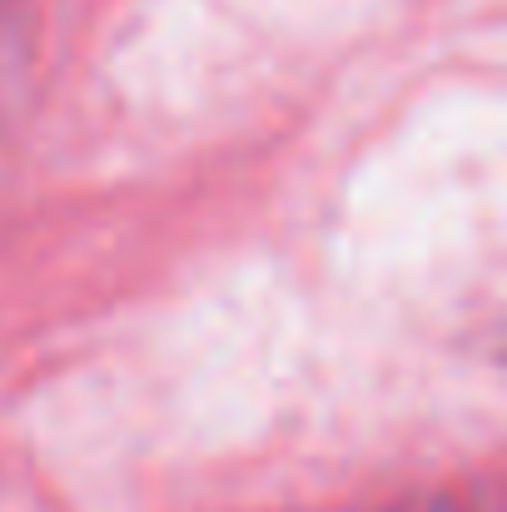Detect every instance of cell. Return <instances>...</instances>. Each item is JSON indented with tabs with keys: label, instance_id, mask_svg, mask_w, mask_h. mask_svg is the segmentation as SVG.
<instances>
[{
	"label": "cell",
	"instance_id": "6da1fadb",
	"mask_svg": "<svg viewBox=\"0 0 507 512\" xmlns=\"http://www.w3.org/2000/svg\"><path fill=\"white\" fill-rule=\"evenodd\" d=\"M383 512H473V508L463 498H453V493H413V498L388 503Z\"/></svg>",
	"mask_w": 507,
	"mask_h": 512
}]
</instances>
